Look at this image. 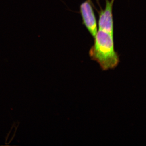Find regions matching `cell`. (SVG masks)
<instances>
[{"mask_svg": "<svg viewBox=\"0 0 146 146\" xmlns=\"http://www.w3.org/2000/svg\"><path fill=\"white\" fill-rule=\"evenodd\" d=\"M94 38V44L89 51L91 60L96 61L103 71L117 68L120 59L115 51L113 36L106 32L99 30Z\"/></svg>", "mask_w": 146, "mask_h": 146, "instance_id": "6da1fadb", "label": "cell"}, {"mask_svg": "<svg viewBox=\"0 0 146 146\" xmlns=\"http://www.w3.org/2000/svg\"><path fill=\"white\" fill-rule=\"evenodd\" d=\"M115 0H106L105 7L99 13V30L104 31L114 36V22L112 8Z\"/></svg>", "mask_w": 146, "mask_h": 146, "instance_id": "7a4b0ae2", "label": "cell"}, {"mask_svg": "<svg viewBox=\"0 0 146 146\" xmlns=\"http://www.w3.org/2000/svg\"><path fill=\"white\" fill-rule=\"evenodd\" d=\"M80 11L83 24L94 38L98 32L96 16L89 0H86L80 6Z\"/></svg>", "mask_w": 146, "mask_h": 146, "instance_id": "3957f363", "label": "cell"}]
</instances>
